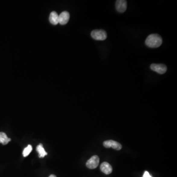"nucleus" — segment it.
Returning a JSON list of instances; mask_svg holds the SVG:
<instances>
[{"label":"nucleus","instance_id":"f257e3e1","mask_svg":"<svg viewBox=\"0 0 177 177\" xmlns=\"http://www.w3.org/2000/svg\"><path fill=\"white\" fill-rule=\"evenodd\" d=\"M163 43V39L157 34H151L147 37L145 44L150 48H157L161 46Z\"/></svg>","mask_w":177,"mask_h":177},{"label":"nucleus","instance_id":"f03ea898","mask_svg":"<svg viewBox=\"0 0 177 177\" xmlns=\"http://www.w3.org/2000/svg\"><path fill=\"white\" fill-rule=\"evenodd\" d=\"M93 39L96 40H104L107 38L106 32L103 30H95L91 33Z\"/></svg>","mask_w":177,"mask_h":177},{"label":"nucleus","instance_id":"7ed1b4c3","mask_svg":"<svg viewBox=\"0 0 177 177\" xmlns=\"http://www.w3.org/2000/svg\"><path fill=\"white\" fill-rule=\"evenodd\" d=\"M99 163H100V158L99 156H93L87 161L86 166L89 169H95L98 166Z\"/></svg>","mask_w":177,"mask_h":177},{"label":"nucleus","instance_id":"20e7f679","mask_svg":"<svg viewBox=\"0 0 177 177\" xmlns=\"http://www.w3.org/2000/svg\"><path fill=\"white\" fill-rule=\"evenodd\" d=\"M150 68L152 71H156L160 74L165 73L167 71L166 66L164 64H152L150 65Z\"/></svg>","mask_w":177,"mask_h":177},{"label":"nucleus","instance_id":"39448f33","mask_svg":"<svg viewBox=\"0 0 177 177\" xmlns=\"http://www.w3.org/2000/svg\"><path fill=\"white\" fill-rule=\"evenodd\" d=\"M103 146L105 148H109L111 147L116 150H120L122 148L121 145L119 143L114 140H107L104 141L103 142Z\"/></svg>","mask_w":177,"mask_h":177},{"label":"nucleus","instance_id":"423d86ee","mask_svg":"<svg viewBox=\"0 0 177 177\" xmlns=\"http://www.w3.org/2000/svg\"><path fill=\"white\" fill-rule=\"evenodd\" d=\"M116 8L120 13L125 12L127 8V2L125 0H118L116 2Z\"/></svg>","mask_w":177,"mask_h":177},{"label":"nucleus","instance_id":"0eeeda50","mask_svg":"<svg viewBox=\"0 0 177 177\" xmlns=\"http://www.w3.org/2000/svg\"><path fill=\"white\" fill-rule=\"evenodd\" d=\"M70 15L68 11H65L59 15V23L62 25L67 24L69 21Z\"/></svg>","mask_w":177,"mask_h":177},{"label":"nucleus","instance_id":"6e6552de","mask_svg":"<svg viewBox=\"0 0 177 177\" xmlns=\"http://www.w3.org/2000/svg\"><path fill=\"white\" fill-rule=\"evenodd\" d=\"M100 169L103 173L106 175L110 174L112 173V170H113L111 165L106 162H104L101 163Z\"/></svg>","mask_w":177,"mask_h":177},{"label":"nucleus","instance_id":"1a4fd4ad","mask_svg":"<svg viewBox=\"0 0 177 177\" xmlns=\"http://www.w3.org/2000/svg\"><path fill=\"white\" fill-rule=\"evenodd\" d=\"M49 19L51 24L56 25L59 23V15L55 11H52L50 14Z\"/></svg>","mask_w":177,"mask_h":177},{"label":"nucleus","instance_id":"9d476101","mask_svg":"<svg viewBox=\"0 0 177 177\" xmlns=\"http://www.w3.org/2000/svg\"><path fill=\"white\" fill-rule=\"evenodd\" d=\"M11 141V139L8 138L5 133L3 132H0V143L5 145H7Z\"/></svg>","mask_w":177,"mask_h":177},{"label":"nucleus","instance_id":"9b49d317","mask_svg":"<svg viewBox=\"0 0 177 177\" xmlns=\"http://www.w3.org/2000/svg\"><path fill=\"white\" fill-rule=\"evenodd\" d=\"M36 151L39 153V157L40 158H43L47 154V152L44 150L43 145L41 144H39V145L36 147Z\"/></svg>","mask_w":177,"mask_h":177},{"label":"nucleus","instance_id":"f8f14e48","mask_svg":"<svg viewBox=\"0 0 177 177\" xmlns=\"http://www.w3.org/2000/svg\"><path fill=\"white\" fill-rule=\"evenodd\" d=\"M32 149L33 148L31 145H29L26 148H25L23 151V155L24 157H26L31 153Z\"/></svg>","mask_w":177,"mask_h":177},{"label":"nucleus","instance_id":"ddd939ff","mask_svg":"<svg viewBox=\"0 0 177 177\" xmlns=\"http://www.w3.org/2000/svg\"><path fill=\"white\" fill-rule=\"evenodd\" d=\"M142 177H152V176H150V175L149 173L148 172V171H145V173H144V175H143V176Z\"/></svg>","mask_w":177,"mask_h":177},{"label":"nucleus","instance_id":"4468645a","mask_svg":"<svg viewBox=\"0 0 177 177\" xmlns=\"http://www.w3.org/2000/svg\"><path fill=\"white\" fill-rule=\"evenodd\" d=\"M49 177H56V176L54 175H51Z\"/></svg>","mask_w":177,"mask_h":177}]
</instances>
